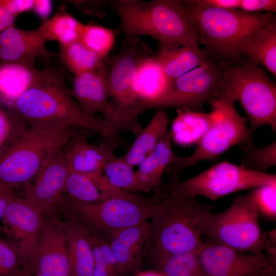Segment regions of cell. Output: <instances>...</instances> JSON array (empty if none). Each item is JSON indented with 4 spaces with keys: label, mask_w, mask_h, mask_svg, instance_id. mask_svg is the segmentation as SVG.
I'll return each mask as SVG.
<instances>
[{
    "label": "cell",
    "mask_w": 276,
    "mask_h": 276,
    "mask_svg": "<svg viewBox=\"0 0 276 276\" xmlns=\"http://www.w3.org/2000/svg\"><path fill=\"white\" fill-rule=\"evenodd\" d=\"M154 204L150 219L151 240L147 255L200 251L203 224L214 206L196 197L155 190Z\"/></svg>",
    "instance_id": "1"
},
{
    "label": "cell",
    "mask_w": 276,
    "mask_h": 276,
    "mask_svg": "<svg viewBox=\"0 0 276 276\" xmlns=\"http://www.w3.org/2000/svg\"><path fill=\"white\" fill-rule=\"evenodd\" d=\"M181 4L196 31L198 43L206 47L208 55L231 66L244 61L241 52L243 43L274 16L209 7L196 0L181 1Z\"/></svg>",
    "instance_id": "2"
},
{
    "label": "cell",
    "mask_w": 276,
    "mask_h": 276,
    "mask_svg": "<svg viewBox=\"0 0 276 276\" xmlns=\"http://www.w3.org/2000/svg\"><path fill=\"white\" fill-rule=\"evenodd\" d=\"M127 36H149L158 50L198 45L196 31L182 8L181 1H109Z\"/></svg>",
    "instance_id": "3"
},
{
    "label": "cell",
    "mask_w": 276,
    "mask_h": 276,
    "mask_svg": "<svg viewBox=\"0 0 276 276\" xmlns=\"http://www.w3.org/2000/svg\"><path fill=\"white\" fill-rule=\"evenodd\" d=\"M37 81L15 102L9 112L30 125L56 123L87 129L100 134L102 120L87 114L72 96L64 75L53 67H45Z\"/></svg>",
    "instance_id": "4"
},
{
    "label": "cell",
    "mask_w": 276,
    "mask_h": 276,
    "mask_svg": "<svg viewBox=\"0 0 276 276\" xmlns=\"http://www.w3.org/2000/svg\"><path fill=\"white\" fill-rule=\"evenodd\" d=\"M79 128L56 123L29 125L0 157V183L12 191L26 186L48 158Z\"/></svg>",
    "instance_id": "5"
},
{
    "label": "cell",
    "mask_w": 276,
    "mask_h": 276,
    "mask_svg": "<svg viewBox=\"0 0 276 276\" xmlns=\"http://www.w3.org/2000/svg\"><path fill=\"white\" fill-rule=\"evenodd\" d=\"M153 55L139 37L126 36L118 53L107 60L110 106L103 121L112 131L134 132L140 128L138 117L144 110L135 97L132 82L139 67Z\"/></svg>",
    "instance_id": "6"
},
{
    "label": "cell",
    "mask_w": 276,
    "mask_h": 276,
    "mask_svg": "<svg viewBox=\"0 0 276 276\" xmlns=\"http://www.w3.org/2000/svg\"><path fill=\"white\" fill-rule=\"evenodd\" d=\"M208 102L214 113V122L191 154L175 153L165 172L170 180H179L182 171L198 162L216 159L233 146L251 140L247 120L237 111L236 100L229 91L221 89Z\"/></svg>",
    "instance_id": "7"
},
{
    "label": "cell",
    "mask_w": 276,
    "mask_h": 276,
    "mask_svg": "<svg viewBox=\"0 0 276 276\" xmlns=\"http://www.w3.org/2000/svg\"><path fill=\"white\" fill-rule=\"evenodd\" d=\"M65 210L89 232L105 238L150 219L154 198L123 191L95 203H85L65 195Z\"/></svg>",
    "instance_id": "8"
},
{
    "label": "cell",
    "mask_w": 276,
    "mask_h": 276,
    "mask_svg": "<svg viewBox=\"0 0 276 276\" xmlns=\"http://www.w3.org/2000/svg\"><path fill=\"white\" fill-rule=\"evenodd\" d=\"M221 88L242 107L252 135L265 125L276 132V86L263 70L245 60L236 65L225 64Z\"/></svg>",
    "instance_id": "9"
},
{
    "label": "cell",
    "mask_w": 276,
    "mask_h": 276,
    "mask_svg": "<svg viewBox=\"0 0 276 276\" xmlns=\"http://www.w3.org/2000/svg\"><path fill=\"white\" fill-rule=\"evenodd\" d=\"M256 191L235 196L226 210L212 213L201 234L208 239L242 252L263 251Z\"/></svg>",
    "instance_id": "10"
},
{
    "label": "cell",
    "mask_w": 276,
    "mask_h": 276,
    "mask_svg": "<svg viewBox=\"0 0 276 276\" xmlns=\"http://www.w3.org/2000/svg\"><path fill=\"white\" fill-rule=\"evenodd\" d=\"M276 182L275 174L256 172L227 161L216 164L185 180H169L165 191L215 200L240 191Z\"/></svg>",
    "instance_id": "11"
},
{
    "label": "cell",
    "mask_w": 276,
    "mask_h": 276,
    "mask_svg": "<svg viewBox=\"0 0 276 276\" xmlns=\"http://www.w3.org/2000/svg\"><path fill=\"white\" fill-rule=\"evenodd\" d=\"M225 66L208 59L173 80L166 93L149 109L176 107L202 112L204 103L221 89Z\"/></svg>",
    "instance_id": "12"
},
{
    "label": "cell",
    "mask_w": 276,
    "mask_h": 276,
    "mask_svg": "<svg viewBox=\"0 0 276 276\" xmlns=\"http://www.w3.org/2000/svg\"><path fill=\"white\" fill-rule=\"evenodd\" d=\"M68 171L62 148L45 160L36 175L35 183L25 186L23 198L44 215H55L65 208L63 191Z\"/></svg>",
    "instance_id": "13"
},
{
    "label": "cell",
    "mask_w": 276,
    "mask_h": 276,
    "mask_svg": "<svg viewBox=\"0 0 276 276\" xmlns=\"http://www.w3.org/2000/svg\"><path fill=\"white\" fill-rule=\"evenodd\" d=\"M44 218L37 208L14 194L7 206L2 219L15 240L21 268H26L35 254Z\"/></svg>",
    "instance_id": "14"
},
{
    "label": "cell",
    "mask_w": 276,
    "mask_h": 276,
    "mask_svg": "<svg viewBox=\"0 0 276 276\" xmlns=\"http://www.w3.org/2000/svg\"><path fill=\"white\" fill-rule=\"evenodd\" d=\"M45 216V215H44ZM45 216L34 256L26 268L33 274L70 276L66 236L56 215Z\"/></svg>",
    "instance_id": "15"
},
{
    "label": "cell",
    "mask_w": 276,
    "mask_h": 276,
    "mask_svg": "<svg viewBox=\"0 0 276 276\" xmlns=\"http://www.w3.org/2000/svg\"><path fill=\"white\" fill-rule=\"evenodd\" d=\"M199 254L204 276H252L268 263L263 252L246 254L208 239Z\"/></svg>",
    "instance_id": "16"
},
{
    "label": "cell",
    "mask_w": 276,
    "mask_h": 276,
    "mask_svg": "<svg viewBox=\"0 0 276 276\" xmlns=\"http://www.w3.org/2000/svg\"><path fill=\"white\" fill-rule=\"evenodd\" d=\"M93 133L77 129L63 148L69 170L92 178L103 174L106 164L116 157L113 151L118 146L114 141H104L99 146L90 144L88 139Z\"/></svg>",
    "instance_id": "17"
},
{
    "label": "cell",
    "mask_w": 276,
    "mask_h": 276,
    "mask_svg": "<svg viewBox=\"0 0 276 276\" xmlns=\"http://www.w3.org/2000/svg\"><path fill=\"white\" fill-rule=\"evenodd\" d=\"M120 276L140 271L151 240L150 224L147 221L120 230L109 238Z\"/></svg>",
    "instance_id": "18"
},
{
    "label": "cell",
    "mask_w": 276,
    "mask_h": 276,
    "mask_svg": "<svg viewBox=\"0 0 276 276\" xmlns=\"http://www.w3.org/2000/svg\"><path fill=\"white\" fill-rule=\"evenodd\" d=\"M45 42L37 28L24 30L11 27L0 33V63L36 58L46 63L55 54L46 49Z\"/></svg>",
    "instance_id": "19"
},
{
    "label": "cell",
    "mask_w": 276,
    "mask_h": 276,
    "mask_svg": "<svg viewBox=\"0 0 276 276\" xmlns=\"http://www.w3.org/2000/svg\"><path fill=\"white\" fill-rule=\"evenodd\" d=\"M72 96L85 112L92 118L97 113L104 116L109 107L108 64L95 71L75 76Z\"/></svg>",
    "instance_id": "20"
},
{
    "label": "cell",
    "mask_w": 276,
    "mask_h": 276,
    "mask_svg": "<svg viewBox=\"0 0 276 276\" xmlns=\"http://www.w3.org/2000/svg\"><path fill=\"white\" fill-rule=\"evenodd\" d=\"M35 60L0 63V107L9 112L16 101L39 79Z\"/></svg>",
    "instance_id": "21"
},
{
    "label": "cell",
    "mask_w": 276,
    "mask_h": 276,
    "mask_svg": "<svg viewBox=\"0 0 276 276\" xmlns=\"http://www.w3.org/2000/svg\"><path fill=\"white\" fill-rule=\"evenodd\" d=\"M63 223L67 246L70 276H93L94 256L87 228L68 214Z\"/></svg>",
    "instance_id": "22"
},
{
    "label": "cell",
    "mask_w": 276,
    "mask_h": 276,
    "mask_svg": "<svg viewBox=\"0 0 276 276\" xmlns=\"http://www.w3.org/2000/svg\"><path fill=\"white\" fill-rule=\"evenodd\" d=\"M171 83L153 55L139 67L133 80L132 89L144 111L166 93Z\"/></svg>",
    "instance_id": "23"
},
{
    "label": "cell",
    "mask_w": 276,
    "mask_h": 276,
    "mask_svg": "<svg viewBox=\"0 0 276 276\" xmlns=\"http://www.w3.org/2000/svg\"><path fill=\"white\" fill-rule=\"evenodd\" d=\"M241 52L249 61L262 64L276 77V19L274 15L243 43Z\"/></svg>",
    "instance_id": "24"
},
{
    "label": "cell",
    "mask_w": 276,
    "mask_h": 276,
    "mask_svg": "<svg viewBox=\"0 0 276 276\" xmlns=\"http://www.w3.org/2000/svg\"><path fill=\"white\" fill-rule=\"evenodd\" d=\"M171 141L170 131L168 130L152 152L138 165L136 177L145 193L156 190L162 185L164 173L175 154Z\"/></svg>",
    "instance_id": "25"
},
{
    "label": "cell",
    "mask_w": 276,
    "mask_h": 276,
    "mask_svg": "<svg viewBox=\"0 0 276 276\" xmlns=\"http://www.w3.org/2000/svg\"><path fill=\"white\" fill-rule=\"evenodd\" d=\"M177 116L170 130L171 140L178 145L198 144L212 125L215 115L210 112L177 108Z\"/></svg>",
    "instance_id": "26"
},
{
    "label": "cell",
    "mask_w": 276,
    "mask_h": 276,
    "mask_svg": "<svg viewBox=\"0 0 276 276\" xmlns=\"http://www.w3.org/2000/svg\"><path fill=\"white\" fill-rule=\"evenodd\" d=\"M168 117L162 109L156 111L149 123L136 135L128 151L122 158L130 166H138L152 152L167 132Z\"/></svg>",
    "instance_id": "27"
},
{
    "label": "cell",
    "mask_w": 276,
    "mask_h": 276,
    "mask_svg": "<svg viewBox=\"0 0 276 276\" xmlns=\"http://www.w3.org/2000/svg\"><path fill=\"white\" fill-rule=\"evenodd\" d=\"M166 77L171 82L201 65L208 59V53L198 45L158 50L154 55Z\"/></svg>",
    "instance_id": "28"
},
{
    "label": "cell",
    "mask_w": 276,
    "mask_h": 276,
    "mask_svg": "<svg viewBox=\"0 0 276 276\" xmlns=\"http://www.w3.org/2000/svg\"><path fill=\"white\" fill-rule=\"evenodd\" d=\"M199 254L190 251L149 257L157 271L164 276H204Z\"/></svg>",
    "instance_id": "29"
},
{
    "label": "cell",
    "mask_w": 276,
    "mask_h": 276,
    "mask_svg": "<svg viewBox=\"0 0 276 276\" xmlns=\"http://www.w3.org/2000/svg\"><path fill=\"white\" fill-rule=\"evenodd\" d=\"M84 25L62 9L37 29L46 42L57 40L59 44H67L79 40Z\"/></svg>",
    "instance_id": "30"
},
{
    "label": "cell",
    "mask_w": 276,
    "mask_h": 276,
    "mask_svg": "<svg viewBox=\"0 0 276 276\" xmlns=\"http://www.w3.org/2000/svg\"><path fill=\"white\" fill-rule=\"evenodd\" d=\"M59 56L61 62L75 76L103 67L106 59L87 48L79 40L59 44Z\"/></svg>",
    "instance_id": "31"
},
{
    "label": "cell",
    "mask_w": 276,
    "mask_h": 276,
    "mask_svg": "<svg viewBox=\"0 0 276 276\" xmlns=\"http://www.w3.org/2000/svg\"><path fill=\"white\" fill-rule=\"evenodd\" d=\"M63 194L74 200L95 203L105 199L95 181L89 176L69 170Z\"/></svg>",
    "instance_id": "32"
},
{
    "label": "cell",
    "mask_w": 276,
    "mask_h": 276,
    "mask_svg": "<svg viewBox=\"0 0 276 276\" xmlns=\"http://www.w3.org/2000/svg\"><path fill=\"white\" fill-rule=\"evenodd\" d=\"M243 153L242 167L252 171L266 173L267 170L276 165V142L263 147H257L252 140L239 145Z\"/></svg>",
    "instance_id": "33"
},
{
    "label": "cell",
    "mask_w": 276,
    "mask_h": 276,
    "mask_svg": "<svg viewBox=\"0 0 276 276\" xmlns=\"http://www.w3.org/2000/svg\"><path fill=\"white\" fill-rule=\"evenodd\" d=\"M103 174L112 186L124 192H145L137 180L133 167L122 157H116L108 162L104 167Z\"/></svg>",
    "instance_id": "34"
},
{
    "label": "cell",
    "mask_w": 276,
    "mask_h": 276,
    "mask_svg": "<svg viewBox=\"0 0 276 276\" xmlns=\"http://www.w3.org/2000/svg\"><path fill=\"white\" fill-rule=\"evenodd\" d=\"M116 39L114 30L97 25H84L79 41L87 48L106 59Z\"/></svg>",
    "instance_id": "35"
},
{
    "label": "cell",
    "mask_w": 276,
    "mask_h": 276,
    "mask_svg": "<svg viewBox=\"0 0 276 276\" xmlns=\"http://www.w3.org/2000/svg\"><path fill=\"white\" fill-rule=\"evenodd\" d=\"M27 127L24 122L0 107V143L5 148L21 136Z\"/></svg>",
    "instance_id": "36"
},
{
    "label": "cell",
    "mask_w": 276,
    "mask_h": 276,
    "mask_svg": "<svg viewBox=\"0 0 276 276\" xmlns=\"http://www.w3.org/2000/svg\"><path fill=\"white\" fill-rule=\"evenodd\" d=\"M259 214L265 218L276 220V182L266 183L255 188Z\"/></svg>",
    "instance_id": "37"
},
{
    "label": "cell",
    "mask_w": 276,
    "mask_h": 276,
    "mask_svg": "<svg viewBox=\"0 0 276 276\" xmlns=\"http://www.w3.org/2000/svg\"><path fill=\"white\" fill-rule=\"evenodd\" d=\"M21 268L15 243L0 239V276H11Z\"/></svg>",
    "instance_id": "38"
},
{
    "label": "cell",
    "mask_w": 276,
    "mask_h": 276,
    "mask_svg": "<svg viewBox=\"0 0 276 276\" xmlns=\"http://www.w3.org/2000/svg\"><path fill=\"white\" fill-rule=\"evenodd\" d=\"M89 240L94 256L93 276H120L104 259L94 234L89 232Z\"/></svg>",
    "instance_id": "39"
},
{
    "label": "cell",
    "mask_w": 276,
    "mask_h": 276,
    "mask_svg": "<svg viewBox=\"0 0 276 276\" xmlns=\"http://www.w3.org/2000/svg\"><path fill=\"white\" fill-rule=\"evenodd\" d=\"M248 13H261L263 11L271 13L276 12L275 0H240L238 9Z\"/></svg>",
    "instance_id": "40"
},
{
    "label": "cell",
    "mask_w": 276,
    "mask_h": 276,
    "mask_svg": "<svg viewBox=\"0 0 276 276\" xmlns=\"http://www.w3.org/2000/svg\"><path fill=\"white\" fill-rule=\"evenodd\" d=\"M76 7L84 13L102 18L105 16L104 8L109 1H73Z\"/></svg>",
    "instance_id": "41"
},
{
    "label": "cell",
    "mask_w": 276,
    "mask_h": 276,
    "mask_svg": "<svg viewBox=\"0 0 276 276\" xmlns=\"http://www.w3.org/2000/svg\"><path fill=\"white\" fill-rule=\"evenodd\" d=\"M262 241L268 263L276 266V229L262 232Z\"/></svg>",
    "instance_id": "42"
},
{
    "label": "cell",
    "mask_w": 276,
    "mask_h": 276,
    "mask_svg": "<svg viewBox=\"0 0 276 276\" xmlns=\"http://www.w3.org/2000/svg\"><path fill=\"white\" fill-rule=\"evenodd\" d=\"M196 1L205 6L222 9H238L240 4V0H196Z\"/></svg>",
    "instance_id": "43"
},
{
    "label": "cell",
    "mask_w": 276,
    "mask_h": 276,
    "mask_svg": "<svg viewBox=\"0 0 276 276\" xmlns=\"http://www.w3.org/2000/svg\"><path fill=\"white\" fill-rule=\"evenodd\" d=\"M52 2L49 0H35L33 2L32 9L39 17L47 20L52 11Z\"/></svg>",
    "instance_id": "44"
},
{
    "label": "cell",
    "mask_w": 276,
    "mask_h": 276,
    "mask_svg": "<svg viewBox=\"0 0 276 276\" xmlns=\"http://www.w3.org/2000/svg\"><path fill=\"white\" fill-rule=\"evenodd\" d=\"M13 195L12 190L0 183V219L3 218L7 206Z\"/></svg>",
    "instance_id": "45"
},
{
    "label": "cell",
    "mask_w": 276,
    "mask_h": 276,
    "mask_svg": "<svg viewBox=\"0 0 276 276\" xmlns=\"http://www.w3.org/2000/svg\"><path fill=\"white\" fill-rule=\"evenodd\" d=\"M16 18L0 6V33L14 26Z\"/></svg>",
    "instance_id": "46"
},
{
    "label": "cell",
    "mask_w": 276,
    "mask_h": 276,
    "mask_svg": "<svg viewBox=\"0 0 276 276\" xmlns=\"http://www.w3.org/2000/svg\"><path fill=\"white\" fill-rule=\"evenodd\" d=\"M260 276H276V266L268 263L259 271Z\"/></svg>",
    "instance_id": "47"
},
{
    "label": "cell",
    "mask_w": 276,
    "mask_h": 276,
    "mask_svg": "<svg viewBox=\"0 0 276 276\" xmlns=\"http://www.w3.org/2000/svg\"><path fill=\"white\" fill-rule=\"evenodd\" d=\"M136 276H164L160 272L157 271H147L139 272Z\"/></svg>",
    "instance_id": "48"
},
{
    "label": "cell",
    "mask_w": 276,
    "mask_h": 276,
    "mask_svg": "<svg viewBox=\"0 0 276 276\" xmlns=\"http://www.w3.org/2000/svg\"><path fill=\"white\" fill-rule=\"evenodd\" d=\"M11 276H34V275L28 269L22 268L19 271Z\"/></svg>",
    "instance_id": "49"
},
{
    "label": "cell",
    "mask_w": 276,
    "mask_h": 276,
    "mask_svg": "<svg viewBox=\"0 0 276 276\" xmlns=\"http://www.w3.org/2000/svg\"><path fill=\"white\" fill-rule=\"evenodd\" d=\"M6 148H5L1 143H0V157L3 154V152H4Z\"/></svg>",
    "instance_id": "50"
},
{
    "label": "cell",
    "mask_w": 276,
    "mask_h": 276,
    "mask_svg": "<svg viewBox=\"0 0 276 276\" xmlns=\"http://www.w3.org/2000/svg\"><path fill=\"white\" fill-rule=\"evenodd\" d=\"M34 276H47L45 275H44V274H41V273H35L34 274H33Z\"/></svg>",
    "instance_id": "51"
},
{
    "label": "cell",
    "mask_w": 276,
    "mask_h": 276,
    "mask_svg": "<svg viewBox=\"0 0 276 276\" xmlns=\"http://www.w3.org/2000/svg\"><path fill=\"white\" fill-rule=\"evenodd\" d=\"M252 276H260V275L259 274V272L258 273H256L253 274Z\"/></svg>",
    "instance_id": "52"
}]
</instances>
